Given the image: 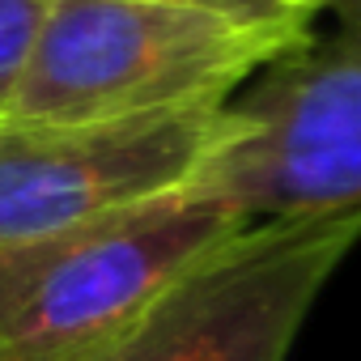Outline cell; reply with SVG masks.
I'll return each mask as SVG.
<instances>
[{
	"mask_svg": "<svg viewBox=\"0 0 361 361\" xmlns=\"http://www.w3.org/2000/svg\"><path fill=\"white\" fill-rule=\"evenodd\" d=\"M43 18H47V0H0V123L13 115Z\"/></svg>",
	"mask_w": 361,
	"mask_h": 361,
	"instance_id": "cell-6",
	"label": "cell"
},
{
	"mask_svg": "<svg viewBox=\"0 0 361 361\" xmlns=\"http://www.w3.org/2000/svg\"><path fill=\"white\" fill-rule=\"evenodd\" d=\"M327 13V35L234 98L251 132L196 178L247 221L361 209V0H331Z\"/></svg>",
	"mask_w": 361,
	"mask_h": 361,
	"instance_id": "cell-4",
	"label": "cell"
},
{
	"mask_svg": "<svg viewBox=\"0 0 361 361\" xmlns=\"http://www.w3.org/2000/svg\"><path fill=\"white\" fill-rule=\"evenodd\" d=\"M149 5H200V9H226V13H276L255 0H149Z\"/></svg>",
	"mask_w": 361,
	"mask_h": 361,
	"instance_id": "cell-7",
	"label": "cell"
},
{
	"mask_svg": "<svg viewBox=\"0 0 361 361\" xmlns=\"http://www.w3.org/2000/svg\"><path fill=\"white\" fill-rule=\"evenodd\" d=\"M314 18L149 0H47L9 119H132L226 106L298 51Z\"/></svg>",
	"mask_w": 361,
	"mask_h": 361,
	"instance_id": "cell-1",
	"label": "cell"
},
{
	"mask_svg": "<svg viewBox=\"0 0 361 361\" xmlns=\"http://www.w3.org/2000/svg\"><path fill=\"white\" fill-rule=\"evenodd\" d=\"M251 221L204 188L0 251V361H94Z\"/></svg>",
	"mask_w": 361,
	"mask_h": 361,
	"instance_id": "cell-2",
	"label": "cell"
},
{
	"mask_svg": "<svg viewBox=\"0 0 361 361\" xmlns=\"http://www.w3.org/2000/svg\"><path fill=\"white\" fill-rule=\"evenodd\" d=\"M264 9H276V13H298V18H319L331 0H255Z\"/></svg>",
	"mask_w": 361,
	"mask_h": 361,
	"instance_id": "cell-8",
	"label": "cell"
},
{
	"mask_svg": "<svg viewBox=\"0 0 361 361\" xmlns=\"http://www.w3.org/2000/svg\"><path fill=\"white\" fill-rule=\"evenodd\" d=\"M357 243L361 209L251 221L94 361H285Z\"/></svg>",
	"mask_w": 361,
	"mask_h": 361,
	"instance_id": "cell-5",
	"label": "cell"
},
{
	"mask_svg": "<svg viewBox=\"0 0 361 361\" xmlns=\"http://www.w3.org/2000/svg\"><path fill=\"white\" fill-rule=\"evenodd\" d=\"M247 132L234 102L132 119H5L0 251L183 192Z\"/></svg>",
	"mask_w": 361,
	"mask_h": 361,
	"instance_id": "cell-3",
	"label": "cell"
}]
</instances>
